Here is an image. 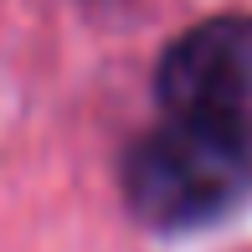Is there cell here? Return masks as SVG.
<instances>
[{
    "label": "cell",
    "instance_id": "1",
    "mask_svg": "<svg viewBox=\"0 0 252 252\" xmlns=\"http://www.w3.org/2000/svg\"><path fill=\"white\" fill-rule=\"evenodd\" d=\"M159 119L252 165V16H211L155 62Z\"/></svg>",
    "mask_w": 252,
    "mask_h": 252
},
{
    "label": "cell",
    "instance_id": "2",
    "mask_svg": "<svg viewBox=\"0 0 252 252\" xmlns=\"http://www.w3.org/2000/svg\"><path fill=\"white\" fill-rule=\"evenodd\" d=\"M124 201L155 232H190L237 211L252 190V165L180 124L159 119L124 150Z\"/></svg>",
    "mask_w": 252,
    "mask_h": 252
}]
</instances>
